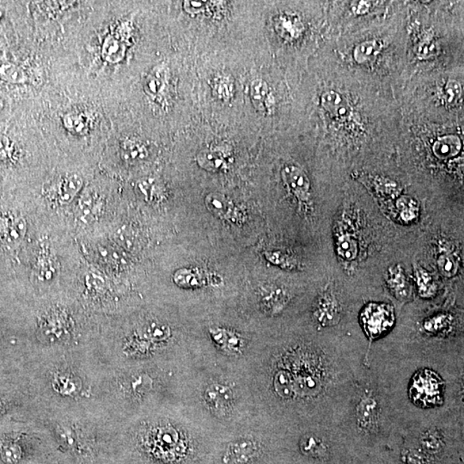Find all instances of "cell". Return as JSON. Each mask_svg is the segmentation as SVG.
I'll list each match as a JSON object with an SVG mask.
<instances>
[{
  "instance_id": "obj_2",
  "label": "cell",
  "mask_w": 464,
  "mask_h": 464,
  "mask_svg": "<svg viewBox=\"0 0 464 464\" xmlns=\"http://www.w3.org/2000/svg\"><path fill=\"white\" fill-rule=\"evenodd\" d=\"M395 320L393 308L384 303H370L361 314V322L371 339L382 336L393 327Z\"/></svg>"
},
{
  "instance_id": "obj_19",
  "label": "cell",
  "mask_w": 464,
  "mask_h": 464,
  "mask_svg": "<svg viewBox=\"0 0 464 464\" xmlns=\"http://www.w3.org/2000/svg\"><path fill=\"white\" fill-rule=\"evenodd\" d=\"M378 405L372 399H364L359 409V419L362 427H371L376 421Z\"/></svg>"
},
{
  "instance_id": "obj_16",
  "label": "cell",
  "mask_w": 464,
  "mask_h": 464,
  "mask_svg": "<svg viewBox=\"0 0 464 464\" xmlns=\"http://www.w3.org/2000/svg\"><path fill=\"white\" fill-rule=\"evenodd\" d=\"M125 47L118 38L110 36L105 40L102 47V55L109 62L116 63L123 58Z\"/></svg>"
},
{
  "instance_id": "obj_5",
  "label": "cell",
  "mask_w": 464,
  "mask_h": 464,
  "mask_svg": "<svg viewBox=\"0 0 464 464\" xmlns=\"http://www.w3.org/2000/svg\"><path fill=\"white\" fill-rule=\"evenodd\" d=\"M219 278H214L211 273L200 269L182 268L174 275V281L177 286L185 288H195L207 286L212 281H218Z\"/></svg>"
},
{
  "instance_id": "obj_3",
  "label": "cell",
  "mask_w": 464,
  "mask_h": 464,
  "mask_svg": "<svg viewBox=\"0 0 464 464\" xmlns=\"http://www.w3.org/2000/svg\"><path fill=\"white\" fill-rule=\"evenodd\" d=\"M205 203L209 211L226 221L241 224L245 219L240 209L221 193H209L205 197Z\"/></svg>"
},
{
  "instance_id": "obj_32",
  "label": "cell",
  "mask_w": 464,
  "mask_h": 464,
  "mask_svg": "<svg viewBox=\"0 0 464 464\" xmlns=\"http://www.w3.org/2000/svg\"><path fill=\"white\" fill-rule=\"evenodd\" d=\"M214 90L217 97L220 99H229L231 97L233 86L229 79H218L214 83Z\"/></svg>"
},
{
  "instance_id": "obj_6",
  "label": "cell",
  "mask_w": 464,
  "mask_h": 464,
  "mask_svg": "<svg viewBox=\"0 0 464 464\" xmlns=\"http://www.w3.org/2000/svg\"><path fill=\"white\" fill-rule=\"evenodd\" d=\"M387 283L395 298L400 301H408L412 296L408 279L400 265L389 269Z\"/></svg>"
},
{
  "instance_id": "obj_17",
  "label": "cell",
  "mask_w": 464,
  "mask_h": 464,
  "mask_svg": "<svg viewBox=\"0 0 464 464\" xmlns=\"http://www.w3.org/2000/svg\"><path fill=\"white\" fill-rule=\"evenodd\" d=\"M22 459L20 446L15 441L0 443V462L3 464H18Z\"/></svg>"
},
{
  "instance_id": "obj_35",
  "label": "cell",
  "mask_w": 464,
  "mask_h": 464,
  "mask_svg": "<svg viewBox=\"0 0 464 464\" xmlns=\"http://www.w3.org/2000/svg\"><path fill=\"white\" fill-rule=\"evenodd\" d=\"M444 93L447 96L448 102H453L461 97V86H460L458 82L453 81H449L446 86V88H444Z\"/></svg>"
},
{
  "instance_id": "obj_38",
  "label": "cell",
  "mask_w": 464,
  "mask_h": 464,
  "mask_svg": "<svg viewBox=\"0 0 464 464\" xmlns=\"http://www.w3.org/2000/svg\"><path fill=\"white\" fill-rule=\"evenodd\" d=\"M204 7L203 2H186L185 9L190 13H198Z\"/></svg>"
},
{
  "instance_id": "obj_9",
  "label": "cell",
  "mask_w": 464,
  "mask_h": 464,
  "mask_svg": "<svg viewBox=\"0 0 464 464\" xmlns=\"http://www.w3.org/2000/svg\"><path fill=\"white\" fill-rule=\"evenodd\" d=\"M205 397L212 408L217 411H226L233 398L229 388L221 384L209 386L205 390Z\"/></svg>"
},
{
  "instance_id": "obj_39",
  "label": "cell",
  "mask_w": 464,
  "mask_h": 464,
  "mask_svg": "<svg viewBox=\"0 0 464 464\" xmlns=\"http://www.w3.org/2000/svg\"><path fill=\"white\" fill-rule=\"evenodd\" d=\"M3 107H4V104H3V102L1 100V98H0V110H1L3 109Z\"/></svg>"
},
{
  "instance_id": "obj_28",
  "label": "cell",
  "mask_w": 464,
  "mask_h": 464,
  "mask_svg": "<svg viewBox=\"0 0 464 464\" xmlns=\"http://www.w3.org/2000/svg\"><path fill=\"white\" fill-rule=\"evenodd\" d=\"M251 97L253 99L254 104L260 106V108L264 106L266 100H268V88L267 83L261 79H257L251 83L250 87Z\"/></svg>"
},
{
  "instance_id": "obj_12",
  "label": "cell",
  "mask_w": 464,
  "mask_h": 464,
  "mask_svg": "<svg viewBox=\"0 0 464 464\" xmlns=\"http://www.w3.org/2000/svg\"><path fill=\"white\" fill-rule=\"evenodd\" d=\"M211 336L217 343L231 351H238L242 346L240 337L231 331L217 328L210 330Z\"/></svg>"
},
{
  "instance_id": "obj_1",
  "label": "cell",
  "mask_w": 464,
  "mask_h": 464,
  "mask_svg": "<svg viewBox=\"0 0 464 464\" xmlns=\"http://www.w3.org/2000/svg\"><path fill=\"white\" fill-rule=\"evenodd\" d=\"M441 393L442 382L435 372L425 370L414 376L410 395L416 404L422 407L435 405L440 402Z\"/></svg>"
},
{
  "instance_id": "obj_31",
  "label": "cell",
  "mask_w": 464,
  "mask_h": 464,
  "mask_svg": "<svg viewBox=\"0 0 464 464\" xmlns=\"http://www.w3.org/2000/svg\"><path fill=\"white\" fill-rule=\"evenodd\" d=\"M338 250L346 260H353L357 257V245L352 238H342L338 245Z\"/></svg>"
},
{
  "instance_id": "obj_7",
  "label": "cell",
  "mask_w": 464,
  "mask_h": 464,
  "mask_svg": "<svg viewBox=\"0 0 464 464\" xmlns=\"http://www.w3.org/2000/svg\"><path fill=\"white\" fill-rule=\"evenodd\" d=\"M26 224L18 217L6 216L0 218V238L3 241L13 243L24 238Z\"/></svg>"
},
{
  "instance_id": "obj_11",
  "label": "cell",
  "mask_w": 464,
  "mask_h": 464,
  "mask_svg": "<svg viewBox=\"0 0 464 464\" xmlns=\"http://www.w3.org/2000/svg\"><path fill=\"white\" fill-rule=\"evenodd\" d=\"M461 140L458 136L446 135L440 137L433 144L432 152L437 158L448 159L455 157L461 151Z\"/></svg>"
},
{
  "instance_id": "obj_14",
  "label": "cell",
  "mask_w": 464,
  "mask_h": 464,
  "mask_svg": "<svg viewBox=\"0 0 464 464\" xmlns=\"http://www.w3.org/2000/svg\"><path fill=\"white\" fill-rule=\"evenodd\" d=\"M288 300V294L282 288L272 287L266 292L262 303L272 313H278L282 310Z\"/></svg>"
},
{
  "instance_id": "obj_29",
  "label": "cell",
  "mask_w": 464,
  "mask_h": 464,
  "mask_svg": "<svg viewBox=\"0 0 464 464\" xmlns=\"http://www.w3.org/2000/svg\"><path fill=\"white\" fill-rule=\"evenodd\" d=\"M322 102L325 109L331 114H341L343 111L345 113V108H342V105H343L342 98L339 94L334 93V91H329L323 95Z\"/></svg>"
},
{
  "instance_id": "obj_30",
  "label": "cell",
  "mask_w": 464,
  "mask_h": 464,
  "mask_svg": "<svg viewBox=\"0 0 464 464\" xmlns=\"http://www.w3.org/2000/svg\"><path fill=\"white\" fill-rule=\"evenodd\" d=\"M275 387L281 397H289L292 394V382L291 376L286 372H280L275 380Z\"/></svg>"
},
{
  "instance_id": "obj_25",
  "label": "cell",
  "mask_w": 464,
  "mask_h": 464,
  "mask_svg": "<svg viewBox=\"0 0 464 464\" xmlns=\"http://www.w3.org/2000/svg\"><path fill=\"white\" fill-rule=\"evenodd\" d=\"M165 87V74L163 70L156 69L152 71L146 81V91L152 97H158Z\"/></svg>"
},
{
  "instance_id": "obj_13",
  "label": "cell",
  "mask_w": 464,
  "mask_h": 464,
  "mask_svg": "<svg viewBox=\"0 0 464 464\" xmlns=\"http://www.w3.org/2000/svg\"><path fill=\"white\" fill-rule=\"evenodd\" d=\"M83 186V181L79 176H69L63 181L60 185L59 192L60 203L67 204L71 203L74 198L78 195Z\"/></svg>"
},
{
  "instance_id": "obj_8",
  "label": "cell",
  "mask_w": 464,
  "mask_h": 464,
  "mask_svg": "<svg viewBox=\"0 0 464 464\" xmlns=\"http://www.w3.org/2000/svg\"><path fill=\"white\" fill-rule=\"evenodd\" d=\"M315 317L322 325H333L339 320L340 311L336 299L331 294L321 296L315 309Z\"/></svg>"
},
{
  "instance_id": "obj_27",
  "label": "cell",
  "mask_w": 464,
  "mask_h": 464,
  "mask_svg": "<svg viewBox=\"0 0 464 464\" xmlns=\"http://www.w3.org/2000/svg\"><path fill=\"white\" fill-rule=\"evenodd\" d=\"M437 266L441 273L447 278L454 277L458 271V264L450 254H443L437 259Z\"/></svg>"
},
{
  "instance_id": "obj_26",
  "label": "cell",
  "mask_w": 464,
  "mask_h": 464,
  "mask_svg": "<svg viewBox=\"0 0 464 464\" xmlns=\"http://www.w3.org/2000/svg\"><path fill=\"white\" fill-rule=\"evenodd\" d=\"M265 257L271 264L283 268L292 269L298 265L295 258L281 252V251H268L265 253Z\"/></svg>"
},
{
  "instance_id": "obj_4",
  "label": "cell",
  "mask_w": 464,
  "mask_h": 464,
  "mask_svg": "<svg viewBox=\"0 0 464 464\" xmlns=\"http://www.w3.org/2000/svg\"><path fill=\"white\" fill-rule=\"evenodd\" d=\"M282 177L288 188L299 200L307 201L310 197V181L306 173L296 166L285 167Z\"/></svg>"
},
{
  "instance_id": "obj_23",
  "label": "cell",
  "mask_w": 464,
  "mask_h": 464,
  "mask_svg": "<svg viewBox=\"0 0 464 464\" xmlns=\"http://www.w3.org/2000/svg\"><path fill=\"white\" fill-rule=\"evenodd\" d=\"M0 79L10 83H21L25 82L26 75L15 64L3 62L0 63Z\"/></svg>"
},
{
  "instance_id": "obj_22",
  "label": "cell",
  "mask_w": 464,
  "mask_h": 464,
  "mask_svg": "<svg viewBox=\"0 0 464 464\" xmlns=\"http://www.w3.org/2000/svg\"><path fill=\"white\" fill-rule=\"evenodd\" d=\"M397 207L401 218L407 223L413 221L419 215L418 204L408 196L402 197L401 199H399Z\"/></svg>"
},
{
  "instance_id": "obj_18",
  "label": "cell",
  "mask_w": 464,
  "mask_h": 464,
  "mask_svg": "<svg viewBox=\"0 0 464 464\" xmlns=\"http://www.w3.org/2000/svg\"><path fill=\"white\" fill-rule=\"evenodd\" d=\"M416 279L420 294L423 298H431L435 294L437 286L433 278L421 267L416 268Z\"/></svg>"
},
{
  "instance_id": "obj_34",
  "label": "cell",
  "mask_w": 464,
  "mask_h": 464,
  "mask_svg": "<svg viewBox=\"0 0 464 464\" xmlns=\"http://www.w3.org/2000/svg\"><path fill=\"white\" fill-rule=\"evenodd\" d=\"M147 333L149 334L151 339L156 341H163L170 336V329L165 325H152L148 327Z\"/></svg>"
},
{
  "instance_id": "obj_40",
  "label": "cell",
  "mask_w": 464,
  "mask_h": 464,
  "mask_svg": "<svg viewBox=\"0 0 464 464\" xmlns=\"http://www.w3.org/2000/svg\"><path fill=\"white\" fill-rule=\"evenodd\" d=\"M1 16H2V13H1V11H0V17H1Z\"/></svg>"
},
{
  "instance_id": "obj_36",
  "label": "cell",
  "mask_w": 464,
  "mask_h": 464,
  "mask_svg": "<svg viewBox=\"0 0 464 464\" xmlns=\"http://www.w3.org/2000/svg\"><path fill=\"white\" fill-rule=\"evenodd\" d=\"M407 461L409 464H432L428 456L417 451H411L407 453Z\"/></svg>"
},
{
  "instance_id": "obj_15",
  "label": "cell",
  "mask_w": 464,
  "mask_h": 464,
  "mask_svg": "<svg viewBox=\"0 0 464 464\" xmlns=\"http://www.w3.org/2000/svg\"><path fill=\"white\" fill-rule=\"evenodd\" d=\"M382 48V43L376 40L367 41L357 45L355 49V59L357 63L370 62L378 55Z\"/></svg>"
},
{
  "instance_id": "obj_21",
  "label": "cell",
  "mask_w": 464,
  "mask_h": 464,
  "mask_svg": "<svg viewBox=\"0 0 464 464\" xmlns=\"http://www.w3.org/2000/svg\"><path fill=\"white\" fill-rule=\"evenodd\" d=\"M254 453V444L250 440H239L230 449L231 458L236 462H246Z\"/></svg>"
},
{
  "instance_id": "obj_10",
  "label": "cell",
  "mask_w": 464,
  "mask_h": 464,
  "mask_svg": "<svg viewBox=\"0 0 464 464\" xmlns=\"http://www.w3.org/2000/svg\"><path fill=\"white\" fill-rule=\"evenodd\" d=\"M200 167L211 171L224 170L228 168L229 161L226 153L219 150H204L197 156Z\"/></svg>"
},
{
  "instance_id": "obj_24",
  "label": "cell",
  "mask_w": 464,
  "mask_h": 464,
  "mask_svg": "<svg viewBox=\"0 0 464 464\" xmlns=\"http://www.w3.org/2000/svg\"><path fill=\"white\" fill-rule=\"evenodd\" d=\"M64 125L74 134L83 135L89 128V121L86 116L81 114H70L64 117Z\"/></svg>"
},
{
  "instance_id": "obj_37",
  "label": "cell",
  "mask_w": 464,
  "mask_h": 464,
  "mask_svg": "<svg viewBox=\"0 0 464 464\" xmlns=\"http://www.w3.org/2000/svg\"><path fill=\"white\" fill-rule=\"evenodd\" d=\"M11 150H13V146H11V140L6 136H0V161L8 158L11 154Z\"/></svg>"
},
{
  "instance_id": "obj_20",
  "label": "cell",
  "mask_w": 464,
  "mask_h": 464,
  "mask_svg": "<svg viewBox=\"0 0 464 464\" xmlns=\"http://www.w3.org/2000/svg\"><path fill=\"white\" fill-rule=\"evenodd\" d=\"M123 156L127 161H142L147 156V151L142 143L135 139H128L123 144Z\"/></svg>"
},
{
  "instance_id": "obj_33",
  "label": "cell",
  "mask_w": 464,
  "mask_h": 464,
  "mask_svg": "<svg viewBox=\"0 0 464 464\" xmlns=\"http://www.w3.org/2000/svg\"><path fill=\"white\" fill-rule=\"evenodd\" d=\"M441 439H441L439 432L428 431L422 436V444L428 450L436 451L439 450L441 444H442V440Z\"/></svg>"
}]
</instances>
